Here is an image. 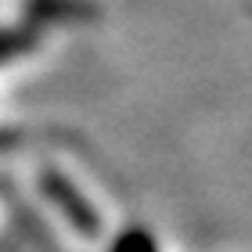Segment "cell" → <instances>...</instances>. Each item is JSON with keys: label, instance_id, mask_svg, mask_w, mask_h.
<instances>
[{"label": "cell", "instance_id": "7a4b0ae2", "mask_svg": "<svg viewBox=\"0 0 252 252\" xmlns=\"http://www.w3.org/2000/svg\"><path fill=\"white\" fill-rule=\"evenodd\" d=\"M26 15L36 26H47V22H94L101 15V7L94 0H29Z\"/></svg>", "mask_w": 252, "mask_h": 252}, {"label": "cell", "instance_id": "277c9868", "mask_svg": "<svg viewBox=\"0 0 252 252\" xmlns=\"http://www.w3.org/2000/svg\"><path fill=\"white\" fill-rule=\"evenodd\" d=\"M108 252H158V242L152 238L148 227H126V231L116 234Z\"/></svg>", "mask_w": 252, "mask_h": 252}, {"label": "cell", "instance_id": "6da1fadb", "mask_svg": "<svg viewBox=\"0 0 252 252\" xmlns=\"http://www.w3.org/2000/svg\"><path fill=\"white\" fill-rule=\"evenodd\" d=\"M40 191H43V198H47L79 234H87V238H97L101 234L97 209L90 205V198L65 173H58V169H40Z\"/></svg>", "mask_w": 252, "mask_h": 252}, {"label": "cell", "instance_id": "3957f363", "mask_svg": "<svg viewBox=\"0 0 252 252\" xmlns=\"http://www.w3.org/2000/svg\"><path fill=\"white\" fill-rule=\"evenodd\" d=\"M36 47V29L32 26H15V29H0V62H11L18 54H29Z\"/></svg>", "mask_w": 252, "mask_h": 252}]
</instances>
